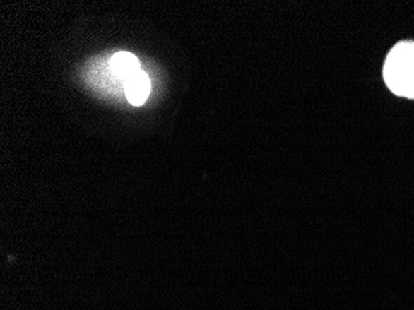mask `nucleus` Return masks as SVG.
<instances>
[{
	"label": "nucleus",
	"instance_id": "nucleus-2",
	"mask_svg": "<svg viewBox=\"0 0 414 310\" xmlns=\"http://www.w3.org/2000/svg\"><path fill=\"white\" fill-rule=\"evenodd\" d=\"M150 93V81L146 72H136L126 81V95L128 101L134 106H141L147 101Z\"/></svg>",
	"mask_w": 414,
	"mask_h": 310
},
{
	"label": "nucleus",
	"instance_id": "nucleus-3",
	"mask_svg": "<svg viewBox=\"0 0 414 310\" xmlns=\"http://www.w3.org/2000/svg\"><path fill=\"white\" fill-rule=\"evenodd\" d=\"M111 70L113 73H116L118 78L126 82L128 78L136 75V72L141 71V65L133 54L118 52L112 57Z\"/></svg>",
	"mask_w": 414,
	"mask_h": 310
},
{
	"label": "nucleus",
	"instance_id": "nucleus-1",
	"mask_svg": "<svg viewBox=\"0 0 414 310\" xmlns=\"http://www.w3.org/2000/svg\"><path fill=\"white\" fill-rule=\"evenodd\" d=\"M384 81L397 96L414 98V42H399L387 56Z\"/></svg>",
	"mask_w": 414,
	"mask_h": 310
}]
</instances>
